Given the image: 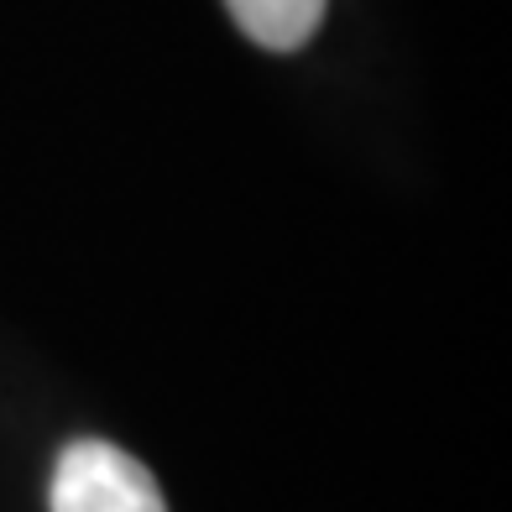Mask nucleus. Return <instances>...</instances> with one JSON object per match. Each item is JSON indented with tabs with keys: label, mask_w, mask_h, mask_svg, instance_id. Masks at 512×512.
Instances as JSON below:
<instances>
[{
	"label": "nucleus",
	"mask_w": 512,
	"mask_h": 512,
	"mask_svg": "<svg viewBox=\"0 0 512 512\" xmlns=\"http://www.w3.org/2000/svg\"><path fill=\"white\" fill-rule=\"evenodd\" d=\"M48 507L53 512H168L147 465L105 445V439H74L58 455Z\"/></svg>",
	"instance_id": "f257e3e1"
},
{
	"label": "nucleus",
	"mask_w": 512,
	"mask_h": 512,
	"mask_svg": "<svg viewBox=\"0 0 512 512\" xmlns=\"http://www.w3.org/2000/svg\"><path fill=\"white\" fill-rule=\"evenodd\" d=\"M236 27L272 53H293L324 21V0H225Z\"/></svg>",
	"instance_id": "f03ea898"
}]
</instances>
